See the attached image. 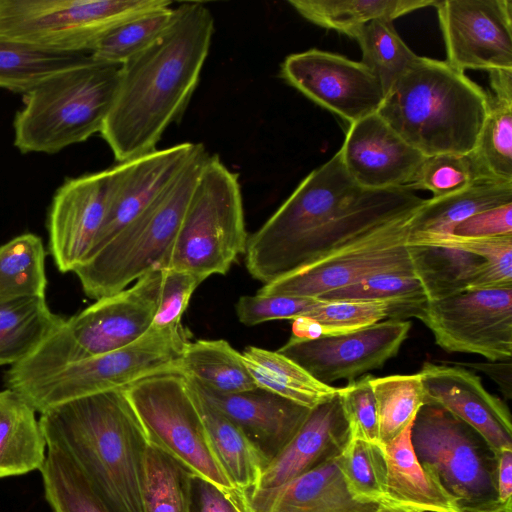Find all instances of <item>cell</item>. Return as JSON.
<instances>
[{
	"mask_svg": "<svg viewBox=\"0 0 512 512\" xmlns=\"http://www.w3.org/2000/svg\"><path fill=\"white\" fill-rule=\"evenodd\" d=\"M436 0H290L291 7L306 20L355 36L376 19L393 21L412 11L436 6Z\"/></svg>",
	"mask_w": 512,
	"mask_h": 512,
	"instance_id": "1f68e13d",
	"label": "cell"
},
{
	"mask_svg": "<svg viewBox=\"0 0 512 512\" xmlns=\"http://www.w3.org/2000/svg\"><path fill=\"white\" fill-rule=\"evenodd\" d=\"M458 512H512V499L506 502L496 501L480 506L460 507Z\"/></svg>",
	"mask_w": 512,
	"mask_h": 512,
	"instance_id": "9f6ffc18",
	"label": "cell"
},
{
	"mask_svg": "<svg viewBox=\"0 0 512 512\" xmlns=\"http://www.w3.org/2000/svg\"><path fill=\"white\" fill-rule=\"evenodd\" d=\"M45 249L42 239L24 233L0 246V300L45 297Z\"/></svg>",
	"mask_w": 512,
	"mask_h": 512,
	"instance_id": "e575fe53",
	"label": "cell"
},
{
	"mask_svg": "<svg viewBox=\"0 0 512 512\" xmlns=\"http://www.w3.org/2000/svg\"><path fill=\"white\" fill-rule=\"evenodd\" d=\"M362 51L361 63L382 86L385 94L419 57L402 40L393 21L376 19L355 34Z\"/></svg>",
	"mask_w": 512,
	"mask_h": 512,
	"instance_id": "ab89813d",
	"label": "cell"
},
{
	"mask_svg": "<svg viewBox=\"0 0 512 512\" xmlns=\"http://www.w3.org/2000/svg\"><path fill=\"white\" fill-rule=\"evenodd\" d=\"M39 423L47 447L72 459L110 512H144L148 441L124 389L52 407Z\"/></svg>",
	"mask_w": 512,
	"mask_h": 512,
	"instance_id": "3957f363",
	"label": "cell"
},
{
	"mask_svg": "<svg viewBox=\"0 0 512 512\" xmlns=\"http://www.w3.org/2000/svg\"><path fill=\"white\" fill-rule=\"evenodd\" d=\"M193 473L163 450L148 443L144 460V512H190Z\"/></svg>",
	"mask_w": 512,
	"mask_h": 512,
	"instance_id": "d590c367",
	"label": "cell"
},
{
	"mask_svg": "<svg viewBox=\"0 0 512 512\" xmlns=\"http://www.w3.org/2000/svg\"><path fill=\"white\" fill-rule=\"evenodd\" d=\"M489 95L446 60L419 56L385 94L378 114L424 156L475 149Z\"/></svg>",
	"mask_w": 512,
	"mask_h": 512,
	"instance_id": "277c9868",
	"label": "cell"
},
{
	"mask_svg": "<svg viewBox=\"0 0 512 512\" xmlns=\"http://www.w3.org/2000/svg\"><path fill=\"white\" fill-rule=\"evenodd\" d=\"M338 456L278 488L243 491L248 506L254 512H376L378 503L360 502L351 495Z\"/></svg>",
	"mask_w": 512,
	"mask_h": 512,
	"instance_id": "cb8c5ba5",
	"label": "cell"
},
{
	"mask_svg": "<svg viewBox=\"0 0 512 512\" xmlns=\"http://www.w3.org/2000/svg\"><path fill=\"white\" fill-rule=\"evenodd\" d=\"M63 321L45 297L0 300V366L30 357Z\"/></svg>",
	"mask_w": 512,
	"mask_h": 512,
	"instance_id": "f1b7e54d",
	"label": "cell"
},
{
	"mask_svg": "<svg viewBox=\"0 0 512 512\" xmlns=\"http://www.w3.org/2000/svg\"><path fill=\"white\" fill-rule=\"evenodd\" d=\"M391 306L379 301H326L292 325V337L314 339L356 331L389 319Z\"/></svg>",
	"mask_w": 512,
	"mask_h": 512,
	"instance_id": "8d00e7d4",
	"label": "cell"
},
{
	"mask_svg": "<svg viewBox=\"0 0 512 512\" xmlns=\"http://www.w3.org/2000/svg\"><path fill=\"white\" fill-rule=\"evenodd\" d=\"M470 370H477L488 375L496 382L499 389L507 399L512 398V363L511 361H487L474 363L454 362Z\"/></svg>",
	"mask_w": 512,
	"mask_h": 512,
	"instance_id": "f5cc1de1",
	"label": "cell"
},
{
	"mask_svg": "<svg viewBox=\"0 0 512 512\" xmlns=\"http://www.w3.org/2000/svg\"><path fill=\"white\" fill-rule=\"evenodd\" d=\"M190 512H243L232 490L226 492L214 483L193 474L190 488Z\"/></svg>",
	"mask_w": 512,
	"mask_h": 512,
	"instance_id": "816d5d0a",
	"label": "cell"
},
{
	"mask_svg": "<svg viewBox=\"0 0 512 512\" xmlns=\"http://www.w3.org/2000/svg\"><path fill=\"white\" fill-rule=\"evenodd\" d=\"M187 383L202 417L211 449L225 476L237 490L254 489L268 461L233 422Z\"/></svg>",
	"mask_w": 512,
	"mask_h": 512,
	"instance_id": "83f0119b",
	"label": "cell"
},
{
	"mask_svg": "<svg viewBox=\"0 0 512 512\" xmlns=\"http://www.w3.org/2000/svg\"><path fill=\"white\" fill-rule=\"evenodd\" d=\"M173 5L127 20L108 31L95 45L90 57L97 62L122 65L148 48L169 27Z\"/></svg>",
	"mask_w": 512,
	"mask_h": 512,
	"instance_id": "b9f144b4",
	"label": "cell"
},
{
	"mask_svg": "<svg viewBox=\"0 0 512 512\" xmlns=\"http://www.w3.org/2000/svg\"><path fill=\"white\" fill-rule=\"evenodd\" d=\"M435 8L451 66L512 70V1L445 0Z\"/></svg>",
	"mask_w": 512,
	"mask_h": 512,
	"instance_id": "e0dca14e",
	"label": "cell"
},
{
	"mask_svg": "<svg viewBox=\"0 0 512 512\" xmlns=\"http://www.w3.org/2000/svg\"><path fill=\"white\" fill-rule=\"evenodd\" d=\"M448 235L460 237L512 235V202L463 220L455 225Z\"/></svg>",
	"mask_w": 512,
	"mask_h": 512,
	"instance_id": "f907efd6",
	"label": "cell"
},
{
	"mask_svg": "<svg viewBox=\"0 0 512 512\" xmlns=\"http://www.w3.org/2000/svg\"><path fill=\"white\" fill-rule=\"evenodd\" d=\"M489 97V111L472 152L490 178L512 182V102Z\"/></svg>",
	"mask_w": 512,
	"mask_h": 512,
	"instance_id": "bcb514c9",
	"label": "cell"
},
{
	"mask_svg": "<svg viewBox=\"0 0 512 512\" xmlns=\"http://www.w3.org/2000/svg\"><path fill=\"white\" fill-rule=\"evenodd\" d=\"M411 329L409 320L386 319L349 333L314 339L290 337L277 351L317 381L355 380L394 358Z\"/></svg>",
	"mask_w": 512,
	"mask_h": 512,
	"instance_id": "9a60e30c",
	"label": "cell"
},
{
	"mask_svg": "<svg viewBox=\"0 0 512 512\" xmlns=\"http://www.w3.org/2000/svg\"><path fill=\"white\" fill-rule=\"evenodd\" d=\"M413 272L429 301L469 290L485 264L478 256L434 244H410Z\"/></svg>",
	"mask_w": 512,
	"mask_h": 512,
	"instance_id": "4dcf8cb0",
	"label": "cell"
},
{
	"mask_svg": "<svg viewBox=\"0 0 512 512\" xmlns=\"http://www.w3.org/2000/svg\"><path fill=\"white\" fill-rule=\"evenodd\" d=\"M189 333L181 326L150 329L120 349L21 377L5 378L36 412L93 394L124 389L149 376L176 372Z\"/></svg>",
	"mask_w": 512,
	"mask_h": 512,
	"instance_id": "52a82bcc",
	"label": "cell"
},
{
	"mask_svg": "<svg viewBox=\"0 0 512 512\" xmlns=\"http://www.w3.org/2000/svg\"><path fill=\"white\" fill-rule=\"evenodd\" d=\"M280 75L350 124L377 113L385 97L379 81L361 62L315 48L288 55Z\"/></svg>",
	"mask_w": 512,
	"mask_h": 512,
	"instance_id": "2e32d148",
	"label": "cell"
},
{
	"mask_svg": "<svg viewBox=\"0 0 512 512\" xmlns=\"http://www.w3.org/2000/svg\"><path fill=\"white\" fill-rule=\"evenodd\" d=\"M372 375L365 374L338 387L350 438L379 444V424L375 397L370 384Z\"/></svg>",
	"mask_w": 512,
	"mask_h": 512,
	"instance_id": "7dc6e473",
	"label": "cell"
},
{
	"mask_svg": "<svg viewBox=\"0 0 512 512\" xmlns=\"http://www.w3.org/2000/svg\"><path fill=\"white\" fill-rule=\"evenodd\" d=\"M411 443L420 464L459 508L498 501L496 455L471 426L440 406L425 404L413 421Z\"/></svg>",
	"mask_w": 512,
	"mask_h": 512,
	"instance_id": "8fae6325",
	"label": "cell"
},
{
	"mask_svg": "<svg viewBox=\"0 0 512 512\" xmlns=\"http://www.w3.org/2000/svg\"><path fill=\"white\" fill-rule=\"evenodd\" d=\"M162 270V280L157 308L151 328L164 330L181 326V318L187 309L195 289L204 281L197 275L172 268Z\"/></svg>",
	"mask_w": 512,
	"mask_h": 512,
	"instance_id": "681fc988",
	"label": "cell"
},
{
	"mask_svg": "<svg viewBox=\"0 0 512 512\" xmlns=\"http://www.w3.org/2000/svg\"><path fill=\"white\" fill-rule=\"evenodd\" d=\"M248 237L238 176L209 154L160 269L185 270L202 280L224 275L245 253Z\"/></svg>",
	"mask_w": 512,
	"mask_h": 512,
	"instance_id": "ba28073f",
	"label": "cell"
},
{
	"mask_svg": "<svg viewBox=\"0 0 512 512\" xmlns=\"http://www.w3.org/2000/svg\"><path fill=\"white\" fill-rule=\"evenodd\" d=\"M241 354L257 387L309 409L331 398L338 391L337 387L317 381L278 351L248 346Z\"/></svg>",
	"mask_w": 512,
	"mask_h": 512,
	"instance_id": "f546056e",
	"label": "cell"
},
{
	"mask_svg": "<svg viewBox=\"0 0 512 512\" xmlns=\"http://www.w3.org/2000/svg\"><path fill=\"white\" fill-rule=\"evenodd\" d=\"M376 512H421V511L383 500L380 503H378Z\"/></svg>",
	"mask_w": 512,
	"mask_h": 512,
	"instance_id": "6f0895ef",
	"label": "cell"
},
{
	"mask_svg": "<svg viewBox=\"0 0 512 512\" xmlns=\"http://www.w3.org/2000/svg\"><path fill=\"white\" fill-rule=\"evenodd\" d=\"M121 65L91 60L58 73L24 94L15 116L21 153L54 154L100 133L112 107Z\"/></svg>",
	"mask_w": 512,
	"mask_h": 512,
	"instance_id": "8992f818",
	"label": "cell"
},
{
	"mask_svg": "<svg viewBox=\"0 0 512 512\" xmlns=\"http://www.w3.org/2000/svg\"><path fill=\"white\" fill-rule=\"evenodd\" d=\"M177 373L221 393L257 387L242 354L223 339L189 341L181 354Z\"/></svg>",
	"mask_w": 512,
	"mask_h": 512,
	"instance_id": "d6a6232c",
	"label": "cell"
},
{
	"mask_svg": "<svg viewBox=\"0 0 512 512\" xmlns=\"http://www.w3.org/2000/svg\"><path fill=\"white\" fill-rule=\"evenodd\" d=\"M107 170L68 178L53 196L47 221L57 269L74 272L90 252L105 213Z\"/></svg>",
	"mask_w": 512,
	"mask_h": 512,
	"instance_id": "ffe728a7",
	"label": "cell"
},
{
	"mask_svg": "<svg viewBox=\"0 0 512 512\" xmlns=\"http://www.w3.org/2000/svg\"><path fill=\"white\" fill-rule=\"evenodd\" d=\"M412 424L382 446L387 472L384 500L421 512H458L457 501L418 461L411 443Z\"/></svg>",
	"mask_w": 512,
	"mask_h": 512,
	"instance_id": "d4e9b609",
	"label": "cell"
},
{
	"mask_svg": "<svg viewBox=\"0 0 512 512\" xmlns=\"http://www.w3.org/2000/svg\"><path fill=\"white\" fill-rule=\"evenodd\" d=\"M498 501L512 499V449H504L496 454Z\"/></svg>",
	"mask_w": 512,
	"mask_h": 512,
	"instance_id": "db71d44e",
	"label": "cell"
},
{
	"mask_svg": "<svg viewBox=\"0 0 512 512\" xmlns=\"http://www.w3.org/2000/svg\"><path fill=\"white\" fill-rule=\"evenodd\" d=\"M338 465L351 495L360 502L380 503L386 494V461L378 443L350 438Z\"/></svg>",
	"mask_w": 512,
	"mask_h": 512,
	"instance_id": "7bdbcfd3",
	"label": "cell"
},
{
	"mask_svg": "<svg viewBox=\"0 0 512 512\" xmlns=\"http://www.w3.org/2000/svg\"><path fill=\"white\" fill-rule=\"evenodd\" d=\"M200 145L184 142L156 149L106 169L104 218L87 256L103 247L136 218L190 160Z\"/></svg>",
	"mask_w": 512,
	"mask_h": 512,
	"instance_id": "ac0fdd59",
	"label": "cell"
},
{
	"mask_svg": "<svg viewBox=\"0 0 512 512\" xmlns=\"http://www.w3.org/2000/svg\"><path fill=\"white\" fill-rule=\"evenodd\" d=\"M161 280V269L149 271L132 286L64 319L30 357L11 366L5 377L35 374L132 344L151 327Z\"/></svg>",
	"mask_w": 512,
	"mask_h": 512,
	"instance_id": "9c48e42d",
	"label": "cell"
},
{
	"mask_svg": "<svg viewBox=\"0 0 512 512\" xmlns=\"http://www.w3.org/2000/svg\"><path fill=\"white\" fill-rule=\"evenodd\" d=\"M419 374L424 385L425 404L440 406L471 426L495 455L504 449H512L510 411L499 397L486 390L473 370L454 362H424Z\"/></svg>",
	"mask_w": 512,
	"mask_h": 512,
	"instance_id": "d6986e66",
	"label": "cell"
},
{
	"mask_svg": "<svg viewBox=\"0 0 512 512\" xmlns=\"http://www.w3.org/2000/svg\"><path fill=\"white\" fill-rule=\"evenodd\" d=\"M167 0H0V35L55 53L90 54L117 25Z\"/></svg>",
	"mask_w": 512,
	"mask_h": 512,
	"instance_id": "30bf717a",
	"label": "cell"
},
{
	"mask_svg": "<svg viewBox=\"0 0 512 512\" xmlns=\"http://www.w3.org/2000/svg\"><path fill=\"white\" fill-rule=\"evenodd\" d=\"M512 202V182L496 179L480 181L464 190L426 199L413 216L408 242L448 235L463 220Z\"/></svg>",
	"mask_w": 512,
	"mask_h": 512,
	"instance_id": "4316f807",
	"label": "cell"
},
{
	"mask_svg": "<svg viewBox=\"0 0 512 512\" xmlns=\"http://www.w3.org/2000/svg\"><path fill=\"white\" fill-rule=\"evenodd\" d=\"M209 156L203 144L154 200L73 272L92 299L118 293L160 269L180 228L193 189Z\"/></svg>",
	"mask_w": 512,
	"mask_h": 512,
	"instance_id": "5b68a950",
	"label": "cell"
},
{
	"mask_svg": "<svg viewBox=\"0 0 512 512\" xmlns=\"http://www.w3.org/2000/svg\"><path fill=\"white\" fill-rule=\"evenodd\" d=\"M47 449L39 471L52 512H110L72 459L57 448Z\"/></svg>",
	"mask_w": 512,
	"mask_h": 512,
	"instance_id": "f35d334b",
	"label": "cell"
},
{
	"mask_svg": "<svg viewBox=\"0 0 512 512\" xmlns=\"http://www.w3.org/2000/svg\"><path fill=\"white\" fill-rule=\"evenodd\" d=\"M415 214L389 223L299 270L263 285L257 294L318 298L374 276L414 274L408 237L410 222Z\"/></svg>",
	"mask_w": 512,
	"mask_h": 512,
	"instance_id": "4fadbf2b",
	"label": "cell"
},
{
	"mask_svg": "<svg viewBox=\"0 0 512 512\" xmlns=\"http://www.w3.org/2000/svg\"><path fill=\"white\" fill-rule=\"evenodd\" d=\"M490 178L473 152L442 153L425 156L411 189L428 190L433 197H443Z\"/></svg>",
	"mask_w": 512,
	"mask_h": 512,
	"instance_id": "f6af8a7d",
	"label": "cell"
},
{
	"mask_svg": "<svg viewBox=\"0 0 512 512\" xmlns=\"http://www.w3.org/2000/svg\"><path fill=\"white\" fill-rule=\"evenodd\" d=\"M426 199L409 186L369 189L357 184L337 152L310 172L248 237L245 264L264 285L401 218Z\"/></svg>",
	"mask_w": 512,
	"mask_h": 512,
	"instance_id": "6da1fadb",
	"label": "cell"
},
{
	"mask_svg": "<svg viewBox=\"0 0 512 512\" xmlns=\"http://www.w3.org/2000/svg\"><path fill=\"white\" fill-rule=\"evenodd\" d=\"M324 302L321 298L289 295H246L235 305L239 321L254 326L267 321L299 318Z\"/></svg>",
	"mask_w": 512,
	"mask_h": 512,
	"instance_id": "c3c4849f",
	"label": "cell"
},
{
	"mask_svg": "<svg viewBox=\"0 0 512 512\" xmlns=\"http://www.w3.org/2000/svg\"><path fill=\"white\" fill-rule=\"evenodd\" d=\"M164 33L121 65L116 95L100 132L115 160L156 150L181 119L209 53L214 18L203 2H183Z\"/></svg>",
	"mask_w": 512,
	"mask_h": 512,
	"instance_id": "7a4b0ae2",
	"label": "cell"
},
{
	"mask_svg": "<svg viewBox=\"0 0 512 512\" xmlns=\"http://www.w3.org/2000/svg\"><path fill=\"white\" fill-rule=\"evenodd\" d=\"M326 301H379L391 306L389 319L416 317L429 301L414 274H383L318 297Z\"/></svg>",
	"mask_w": 512,
	"mask_h": 512,
	"instance_id": "60d3db41",
	"label": "cell"
},
{
	"mask_svg": "<svg viewBox=\"0 0 512 512\" xmlns=\"http://www.w3.org/2000/svg\"><path fill=\"white\" fill-rule=\"evenodd\" d=\"M124 392L150 445L222 490L235 489L214 456L202 417L182 374L149 376L127 386Z\"/></svg>",
	"mask_w": 512,
	"mask_h": 512,
	"instance_id": "7c38bea8",
	"label": "cell"
},
{
	"mask_svg": "<svg viewBox=\"0 0 512 512\" xmlns=\"http://www.w3.org/2000/svg\"><path fill=\"white\" fill-rule=\"evenodd\" d=\"M46 440L34 408L17 392L0 391V478L40 470Z\"/></svg>",
	"mask_w": 512,
	"mask_h": 512,
	"instance_id": "484cf974",
	"label": "cell"
},
{
	"mask_svg": "<svg viewBox=\"0 0 512 512\" xmlns=\"http://www.w3.org/2000/svg\"><path fill=\"white\" fill-rule=\"evenodd\" d=\"M376 401L379 444L386 445L411 425L425 404V390L419 372L373 377L370 380Z\"/></svg>",
	"mask_w": 512,
	"mask_h": 512,
	"instance_id": "74e56055",
	"label": "cell"
},
{
	"mask_svg": "<svg viewBox=\"0 0 512 512\" xmlns=\"http://www.w3.org/2000/svg\"><path fill=\"white\" fill-rule=\"evenodd\" d=\"M232 494L243 512H254L247 504L244 492L233 489Z\"/></svg>",
	"mask_w": 512,
	"mask_h": 512,
	"instance_id": "680465c9",
	"label": "cell"
},
{
	"mask_svg": "<svg viewBox=\"0 0 512 512\" xmlns=\"http://www.w3.org/2000/svg\"><path fill=\"white\" fill-rule=\"evenodd\" d=\"M349 440V427L337 391L310 409L299 430L267 464L252 490H269L286 484L340 455Z\"/></svg>",
	"mask_w": 512,
	"mask_h": 512,
	"instance_id": "603a6c76",
	"label": "cell"
},
{
	"mask_svg": "<svg viewBox=\"0 0 512 512\" xmlns=\"http://www.w3.org/2000/svg\"><path fill=\"white\" fill-rule=\"evenodd\" d=\"M91 60L84 53H55L0 35V88L26 94L46 79Z\"/></svg>",
	"mask_w": 512,
	"mask_h": 512,
	"instance_id": "836d02e7",
	"label": "cell"
},
{
	"mask_svg": "<svg viewBox=\"0 0 512 512\" xmlns=\"http://www.w3.org/2000/svg\"><path fill=\"white\" fill-rule=\"evenodd\" d=\"M415 318L447 352L476 354L488 361L512 359V287L465 290L427 301Z\"/></svg>",
	"mask_w": 512,
	"mask_h": 512,
	"instance_id": "5bb4252c",
	"label": "cell"
},
{
	"mask_svg": "<svg viewBox=\"0 0 512 512\" xmlns=\"http://www.w3.org/2000/svg\"><path fill=\"white\" fill-rule=\"evenodd\" d=\"M492 98L512 102V70L489 71Z\"/></svg>",
	"mask_w": 512,
	"mask_h": 512,
	"instance_id": "11a10c76",
	"label": "cell"
},
{
	"mask_svg": "<svg viewBox=\"0 0 512 512\" xmlns=\"http://www.w3.org/2000/svg\"><path fill=\"white\" fill-rule=\"evenodd\" d=\"M338 153L349 176L369 189L409 186L425 158L378 113L350 124Z\"/></svg>",
	"mask_w": 512,
	"mask_h": 512,
	"instance_id": "44dd1931",
	"label": "cell"
},
{
	"mask_svg": "<svg viewBox=\"0 0 512 512\" xmlns=\"http://www.w3.org/2000/svg\"><path fill=\"white\" fill-rule=\"evenodd\" d=\"M408 243L447 246L481 258L485 267L469 290L512 287V235L491 237L442 235Z\"/></svg>",
	"mask_w": 512,
	"mask_h": 512,
	"instance_id": "ee69618b",
	"label": "cell"
},
{
	"mask_svg": "<svg viewBox=\"0 0 512 512\" xmlns=\"http://www.w3.org/2000/svg\"><path fill=\"white\" fill-rule=\"evenodd\" d=\"M185 378L204 400L244 433L268 463L292 439L310 411L259 387L237 393H221Z\"/></svg>",
	"mask_w": 512,
	"mask_h": 512,
	"instance_id": "7402d4cb",
	"label": "cell"
}]
</instances>
